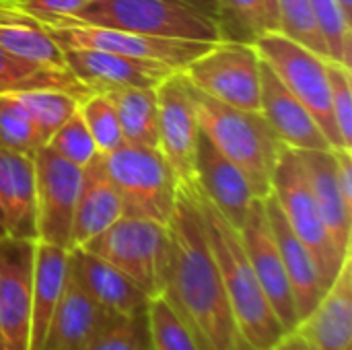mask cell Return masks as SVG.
<instances>
[{"label": "cell", "instance_id": "29", "mask_svg": "<svg viewBox=\"0 0 352 350\" xmlns=\"http://www.w3.org/2000/svg\"><path fill=\"white\" fill-rule=\"evenodd\" d=\"M221 41L254 43L268 31H278V19L268 0H217Z\"/></svg>", "mask_w": 352, "mask_h": 350}, {"label": "cell", "instance_id": "14", "mask_svg": "<svg viewBox=\"0 0 352 350\" xmlns=\"http://www.w3.org/2000/svg\"><path fill=\"white\" fill-rule=\"evenodd\" d=\"M239 235H241V243L248 254V260L256 272V278L272 311L276 314L285 332H293L299 324V316L295 307L293 289H291L276 239L272 235V229L266 217L264 198L254 200L243 225L239 227Z\"/></svg>", "mask_w": 352, "mask_h": 350}, {"label": "cell", "instance_id": "1", "mask_svg": "<svg viewBox=\"0 0 352 350\" xmlns=\"http://www.w3.org/2000/svg\"><path fill=\"white\" fill-rule=\"evenodd\" d=\"M163 289L202 350H252L241 338L214 262L204 219L192 192L179 188L167 221Z\"/></svg>", "mask_w": 352, "mask_h": 350}, {"label": "cell", "instance_id": "39", "mask_svg": "<svg viewBox=\"0 0 352 350\" xmlns=\"http://www.w3.org/2000/svg\"><path fill=\"white\" fill-rule=\"evenodd\" d=\"M89 0H0V4L29 17H74Z\"/></svg>", "mask_w": 352, "mask_h": 350}, {"label": "cell", "instance_id": "9", "mask_svg": "<svg viewBox=\"0 0 352 350\" xmlns=\"http://www.w3.org/2000/svg\"><path fill=\"white\" fill-rule=\"evenodd\" d=\"M167 243V225L124 215L82 248L128 274L155 297L163 289Z\"/></svg>", "mask_w": 352, "mask_h": 350}, {"label": "cell", "instance_id": "37", "mask_svg": "<svg viewBox=\"0 0 352 350\" xmlns=\"http://www.w3.org/2000/svg\"><path fill=\"white\" fill-rule=\"evenodd\" d=\"M64 161L76 165V167H87L99 153L95 146L93 136L89 134L80 113L76 111L72 118H68L43 144Z\"/></svg>", "mask_w": 352, "mask_h": 350}, {"label": "cell", "instance_id": "34", "mask_svg": "<svg viewBox=\"0 0 352 350\" xmlns=\"http://www.w3.org/2000/svg\"><path fill=\"white\" fill-rule=\"evenodd\" d=\"M43 142L29 113L12 93L0 95V149L33 155Z\"/></svg>", "mask_w": 352, "mask_h": 350}, {"label": "cell", "instance_id": "36", "mask_svg": "<svg viewBox=\"0 0 352 350\" xmlns=\"http://www.w3.org/2000/svg\"><path fill=\"white\" fill-rule=\"evenodd\" d=\"M87 350H151L146 309L132 316H116Z\"/></svg>", "mask_w": 352, "mask_h": 350}, {"label": "cell", "instance_id": "43", "mask_svg": "<svg viewBox=\"0 0 352 350\" xmlns=\"http://www.w3.org/2000/svg\"><path fill=\"white\" fill-rule=\"evenodd\" d=\"M0 237H6V225H4V215L0 208Z\"/></svg>", "mask_w": 352, "mask_h": 350}, {"label": "cell", "instance_id": "21", "mask_svg": "<svg viewBox=\"0 0 352 350\" xmlns=\"http://www.w3.org/2000/svg\"><path fill=\"white\" fill-rule=\"evenodd\" d=\"M264 208H266V217H268L272 235H274L278 252H280V260L285 264V270H287V276H289V283L293 289L295 307H297V316L301 322L318 305L326 287H324V281L320 276V270H318V264H316L311 252L295 235V231L287 223L285 212L280 210V206L272 194H268L264 198Z\"/></svg>", "mask_w": 352, "mask_h": 350}, {"label": "cell", "instance_id": "15", "mask_svg": "<svg viewBox=\"0 0 352 350\" xmlns=\"http://www.w3.org/2000/svg\"><path fill=\"white\" fill-rule=\"evenodd\" d=\"M62 52L68 70L91 93H107L124 87L157 89L169 74L177 72L161 62L138 60L101 50L66 47Z\"/></svg>", "mask_w": 352, "mask_h": 350}, {"label": "cell", "instance_id": "26", "mask_svg": "<svg viewBox=\"0 0 352 350\" xmlns=\"http://www.w3.org/2000/svg\"><path fill=\"white\" fill-rule=\"evenodd\" d=\"M0 47L29 64L68 70L62 47L29 14L0 4Z\"/></svg>", "mask_w": 352, "mask_h": 350}, {"label": "cell", "instance_id": "6", "mask_svg": "<svg viewBox=\"0 0 352 350\" xmlns=\"http://www.w3.org/2000/svg\"><path fill=\"white\" fill-rule=\"evenodd\" d=\"M270 194L278 202L280 210L285 212L287 223L295 231V235L305 243V248L311 252L320 276L324 281V287L328 289L332 281L336 278L342 262L346 256L342 254L338 245L334 243L322 212L316 204L303 161L295 149L285 146L278 155L274 173H272V188Z\"/></svg>", "mask_w": 352, "mask_h": 350}, {"label": "cell", "instance_id": "22", "mask_svg": "<svg viewBox=\"0 0 352 350\" xmlns=\"http://www.w3.org/2000/svg\"><path fill=\"white\" fill-rule=\"evenodd\" d=\"M120 217H124V202L103 167L101 155H97L87 167H82L72 219L70 250L87 245Z\"/></svg>", "mask_w": 352, "mask_h": 350}, {"label": "cell", "instance_id": "8", "mask_svg": "<svg viewBox=\"0 0 352 350\" xmlns=\"http://www.w3.org/2000/svg\"><path fill=\"white\" fill-rule=\"evenodd\" d=\"M260 58L272 68L280 83L311 111L332 149L342 146L330 111V85L326 56L291 39L283 31H268L254 41Z\"/></svg>", "mask_w": 352, "mask_h": 350}, {"label": "cell", "instance_id": "23", "mask_svg": "<svg viewBox=\"0 0 352 350\" xmlns=\"http://www.w3.org/2000/svg\"><path fill=\"white\" fill-rule=\"evenodd\" d=\"M0 208L6 235L37 241L33 155L0 149Z\"/></svg>", "mask_w": 352, "mask_h": 350}, {"label": "cell", "instance_id": "19", "mask_svg": "<svg viewBox=\"0 0 352 350\" xmlns=\"http://www.w3.org/2000/svg\"><path fill=\"white\" fill-rule=\"evenodd\" d=\"M297 332L311 350H346L352 347V254L318 305L297 324Z\"/></svg>", "mask_w": 352, "mask_h": 350}, {"label": "cell", "instance_id": "12", "mask_svg": "<svg viewBox=\"0 0 352 350\" xmlns=\"http://www.w3.org/2000/svg\"><path fill=\"white\" fill-rule=\"evenodd\" d=\"M37 241L70 250V233L82 169L64 161L47 146L33 153Z\"/></svg>", "mask_w": 352, "mask_h": 350}, {"label": "cell", "instance_id": "41", "mask_svg": "<svg viewBox=\"0 0 352 350\" xmlns=\"http://www.w3.org/2000/svg\"><path fill=\"white\" fill-rule=\"evenodd\" d=\"M270 350H311L307 347V342L297 334V332H289L280 338V342H276Z\"/></svg>", "mask_w": 352, "mask_h": 350}, {"label": "cell", "instance_id": "33", "mask_svg": "<svg viewBox=\"0 0 352 350\" xmlns=\"http://www.w3.org/2000/svg\"><path fill=\"white\" fill-rule=\"evenodd\" d=\"M309 4L324 37L328 58L351 66L352 19L344 14L338 0H309Z\"/></svg>", "mask_w": 352, "mask_h": 350}, {"label": "cell", "instance_id": "11", "mask_svg": "<svg viewBox=\"0 0 352 350\" xmlns=\"http://www.w3.org/2000/svg\"><path fill=\"white\" fill-rule=\"evenodd\" d=\"M157 149L173 169L179 188L196 190L200 122L192 87L184 72L169 74L157 87Z\"/></svg>", "mask_w": 352, "mask_h": 350}, {"label": "cell", "instance_id": "44", "mask_svg": "<svg viewBox=\"0 0 352 350\" xmlns=\"http://www.w3.org/2000/svg\"><path fill=\"white\" fill-rule=\"evenodd\" d=\"M268 2H270V6H272V10L276 12V2H274V0H268ZM276 19H278V17H276Z\"/></svg>", "mask_w": 352, "mask_h": 350}, {"label": "cell", "instance_id": "27", "mask_svg": "<svg viewBox=\"0 0 352 350\" xmlns=\"http://www.w3.org/2000/svg\"><path fill=\"white\" fill-rule=\"evenodd\" d=\"M118 113L124 140L157 149V89L124 87L105 93Z\"/></svg>", "mask_w": 352, "mask_h": 350}, {"label": "cell", "instance_id": "2", "mask_svg": "<svg viewBox=\"0 0 352 350\" xmlns=\"http://www.w3.org/2000/svg\"><path fill=\"white\" fill-rule=\"evenodd\" d=\"M188 192L198 200L206 237L243 342L252 350H270L289 332H285L256 278L243 250L239 229L233 227L202 194L196 190Z\"/></svg>", "mask_w": 352, "mask_h": 350}, {"label": "cell", "instance_id": "20", "mask_svg": "<svg viewBox=\"0 0 352 350\" xmlns=\"http://www.w3.org/2000/svg\"><path fill=\"white\" fill-rule=\"evenodd\" d=\"M116 318L89 297L68 274L62 297L50 320L43 350H87L91 340Z\"/></svg>", "mask_w": 352, "mask_h": 350}, {"label": "cell", "instance_id": "5", "mask_svg": "<svg viewBox=\"0 0 352 350\" xmlns=\"http://www.w3.org/2000/svg\"><path fill=\"white\" fill-rule=\"evenodd\" d=\"M101 161L124 202V215L167 225L179 184L159 149L124 140L118 149L101 155Z\"/></svg>", "mask_w": 352, "mask_h": 350}, {"label": "cell", "instance_id": "7", "mask_svg": "<svg viewBox=\"0 0 352 350\" xmlns=\"http://www.w3.org/2000/svg\"><path fill=\"white\" fill-rule=\"evenodd\" d=\"M35 19V17H31ZM47 35L62 47H89L111 54H122L138 60H151L167 64L169 68L182 72L198 56L210 50L214 43L208 41H190V39H163L151 37L126 29L103 27L85 23L72 17H39L35 19Z\"/></svg>", "mask_w": 352, "mask_h": 350}, {"label": "cell", "instance_id": "18", "mask_svg": "<svg viewBox=\"0 0 352 350\" xmlns=\"http://www.w3.org/2000/svg\"><path fill=\"white\" fill-rule=\"evenodd\" d=\"M68 274L89 297L116 316H132L148 305L151 295L142 287L85 248L68 250Z\"/></svg>", "mask_w": 352, "mask_h": 350}, {"label": "cell", "instance_id": "30", "mask_svg": "<svg viewBox=\"0 0 352 350\" xmlns=\"http://www.w3.org/2000/svg\"><path fill=\"white\" fill-rule=\"evenodd\" d=\"M12 95L29 113L43 144L68 118L78 111L80 101L76 95L62 89H29Z\"/></svg>", "mask_w": 352, "mask_h": 350}, {"label": "cell", "instance_id": "13", "mask_svg": "<svg viewBox=\"0 0 352 350\" xmlns=\"http://www.w3.org/2000/svg\"><path fill=\"white\" fill-rule=\"evenodd\" d=\"M35 241L0 237V350H29Z\"/></svg>", "mask_w": 352, "mask_h": 350}, {"label": "cell", "instance_id": "25", "mask_svg": "<svg viewBox=\"0 0 352 350\" xmlns=\"http://www.w3.org/2000/svg\"><path fill=\"white\" fill-rule=\"evenodd\" d=\"M297 153L303 161L316 204L322 212V219L334 243L338 245L342 254H349L352 252V206L344 200L338 188L332 149L330 151H297Z\"/></svg>", "mask_w": 352, "mask_h": 350}, {"label": "cell", "instance_id": "38", "mask_svg": "<svg viewBox=\"0 0 352 350\" xmlns=\"http://www.w3.org/2000/svg\"><path fill=\"white\" fill-rule=\"evenodd\" d=\"M326 74L330 85V111L342 146L352 149V76L351 66L326 58Z\"/></svg>", "mask_w": 352, "mask_h": 350}, {"label": "cell", "instance_id": "3", "mask_svg": "<svg viewBox=\"0 0 352 350\" xmlns=\"http://www.w3.org/2000/svg\"><path fill=\"white\" fill-rule=\"evenodd\" d=\"M190 87L202 134L245 173L256 196L266 198L285 144L260 111L225 105L200 93L192 83Z\"/></svg>", "mask_w": 352, "mask_h": 350}, {"label": "cell", "instance_id": "32", "mask_svg": "<svg viewBox=\"0 0 352 350\" xmlns=\"http://www.w3.org/2000/svg\"><path fill=\"white\" fill-rule=\"evenodd\" d=\"M78 113L95 140L97 153L105 155L124 142V132L111 99L105 93H91L78 101Z\"/></svg>", "mask_w": 352, "mask_h": 350}, {"label": "cell", "instance_id": "4", "mask_svg": "<svg viewBox=\"0 0 352 350\" xmlns=\"http://www.w3.org/2000/svg\"><path fill=\"white\" fill-rule=\"evenodd\" d=\"M72 19L163 39L221 41L217 0H89Z\"/></svg>", "mask_w": 352, "mask_h": 350}, {"label": "cell", "instance_id": "28", "mask_svg": "<svg viewBox=\"0 0 352 350\" xmlns=\"http://www.w3.org/2000/svg\"><path fill=\"white\" fill-rule=\"evenodd\" d=\"M29 89H62L78 99L91 95L87 87H82L70 70H52L29 64L0 47V95L19 93Z\"/></svg>", "mask_w": 352, "mask_h": 350}, {"label": "cell", "instance_id": "10", "mask_svg": "<svg viewBox=\"0 0 352 350\" xmlns=\"http://www.w3.org/2000/svg\"><path fill=\"white\" fill-rule=\"evenodd\" d=\"M260 64L254 43L223 39L182 72L200 93L231 107L260 111Z\"/></svg>", "mask_w": 352, "mask_h": 350}, {"label": "cell", "instance_id": "24", "mask_svg": "<svg viewBox=\"0 0 352 350\" xmlns=\"http://www.w3.org/2000/svg\"><path fill=\"white\" fill-rule=\"evenodd\" d=\"M68 278V250L35 241L31 278V342L29 350H43L50 320Z\"/></svg>", "mask_w": 352, "mask_h": 350}, {"label": "cell", "instance_id": "35", "mask_svg": "<svg viewBox=\"0 0 352 350\" xmlns=\"http://www.w3.org/2000/svg\"><path fill=\"white\" fill-rule=\"evenodd\" d=\"M274 2H276V17H278V31L328 58V50L320 33V27L316 23V14L311 10L309 0H274Z\"/></svg>", "mask_w": 352, "mask_h": 350}, {"label": "cell", "instance_id": "17", "mask_svg": "<svg viewBox=\"0 0 352 350\" xmlns=\"http://www.w3.org/2000/svg\"><path fill=\"white\" fill-rule=\"evenodd\" d=\"M196 192L202 194L233 227H241L258 198L245 173L229 161L200 130L196 153Z\"/></svg>", "mask_w": 352, "mask_h": 350}, {"label": "cell", "instance_id": "40", "mask_svg": "<svg viewBox=\"0 0 352 350\" xmlns=\"http://www.w3.org/2000/svg\"><path fill=\"white\" fill-rule=\"evenodd\" d=\"M352 149L349 146H338L332 149V157H334V173H336V182L338 188L344 196V200L352 206Z\"/></svg>", "mask_w": 352, "mask_h": 350}, {"label": "cell", "instance_id": "42", "mask_svg": "<svg viewBox=\"0 0 352 350\" xmlns=\"http://www.w3.org/2000/svg\"><path fill=\"white\" fill-rule=\"evenodd\" d=\"M338 4H340V8L344 10V14L352 19V0H338Z\"/></svg>", "mask_w": 352, "mask_h": 350}, {"label": "cell", "instance_id": "45", "mask_svg": "<svg viewBox=\"0 0 352 350\" xmlns=\"http://www.w3.org/2000/svg\"><path fill=\"white\" fill-rule=\"evenodd\" d=\"M346 350H352V347H351V349H346Z\"/></svg>", "mask_w": 352, "mask_h": 350}, {"label": "cell", "instance_id": "31", "mask_svg": "<svg viewBox=\"0 0 352 350\" xmlns=\"http://www.w3.org/2000/svg\"><path fill=\"white\" fill-rule=\"evenodd\" d=\"M151 350H202L194 332L165 295H155L146 305Z\"/></svg>", "mask_w": 352, "mask_h": 350}, {"label": "cell", "instance_id": "16", "mask_svg": "<svg viewBox=\"0 0 352 350\" xmlns=\"http://www.w3.org/2000/svg\"><path fill=\"white\" fill-rule=\"evenodd\" d=\"M260 113L278 140L295 151H330L332 144L311 111L280 83L272 68L260 64Z\"/></svg>", "mask_w": 352, "mask_h": 350}]
</instances>
